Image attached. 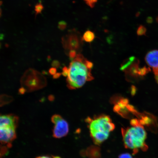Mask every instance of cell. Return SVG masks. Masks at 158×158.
<instances>
[{
    "label": "cell",
    "mask_w": 158,
    "mask_h": 158,
    "mask_svg": "<svg viewBox=\"0 0 158 158\" xmlns=\"http://www.w3.org/2000/svg\"><path fill=\"white\" fill-rule=\"evenodd\" d=\"M86 59L82 54H78L70 63L67 79V86L70 89L82 87L87 81L94 80L91 69L85 64Z\"/></svg>",
    "instance_id": "1"
},
{
    "label": "cell",
    "mask_w": 158,
    "mask_h": 158,
    "mask_svg": "<svg viewBox=\"0 0 158 158\" xmlns=\"http://www.w3.org/2000/svg\"><path fill=\"white\" fill-rule=\"evenodd\" d=\"M85 121L88 123L91 137L97 145H100L107 139L115 127L109 116L104 114L94 118L88 117Z\"/></svg>",
    "instance_id": "2"
},
{
    "label": "cell",
    "mask_w": 158,
    "mask_h": 158,
    "mask_svg": "<svg viewBox=\"0 0 158 158\" xmlns=\"http://www.w3.org/2000/svg\"><path fill=\"white\" fill-rule=\"evenodd\" d=\"M122 132L124 145L126 148L133 150L134 154L137 153L139 149L144 151H147L148 147L145 143L147 133L143 126L123 128Z\"/></svg>",
    "instance_id": "3"
},
{
    "label": "cell",
    "mask_w": 158,
    "mask_h": 158,
    "mask_svg": "<svg viewBox=\"0 0 158 158\" xmlns=\"http://www.w3.org/2000/svg\"><path fill=\"white\" fill-rule=\"evenodd\" d=\"M19 118L13 114H0V145L8 148L17 137Z\"/></svg>",
    "instance_id": "4"
},
{
    "label": "cell",
    "mask_w": 158,
    "mask_h": 158,
    "mask_svg": "<svg viewBox=\"0 0 158 158\" xmlns=\"http://www.w3.org/2000/svg\"><path fill=\"white\" fill-rule=\"evenodd\" d=\"M45 79L39 73L32 70L27 71L22 79L23 87L29 91L38 89L45 85Z\"/></svg>",
    "instance_id": "5"
},
{
    "label": "cell",
    "mask_w": 158,
    "mask_h": 158,
    "mask_svg": "<svg viewBox=\"0 0 158 158\" xmlns=\"http://www.w3.org/2000/svg\"><path fill=\"white\" fill-rule=\"evenodd\" d=\"M82 41L80 33L75 29L70 30L62 38L63 47L65 50L69 52L73 50H79L82 47Z\"/></svg>",
    "instance_id": "6"
},
{
    "label": "cell",
    "mask_w": 158,
    "mask_h": 158,
    "mask_svg": "<svg viewBox=\"0 0 158 158\" xmlns=\"http://www.w3.org/2000/svg\"><path fill=\"white\" fill-rule=\"evenodd\" d=\"M51 122L54 124L52 130L53 137L56 138H61L68 135L69 131V125L68 122L59 114L53 115Z\"/></svg>",
    "instance_id": "7"
},
{
    "label": "cell",
    "mask_w": 158,
    "mask_h": 158,
    "mask_svg": "<svg viewBox=\"0 0 158 158\" xmlns=\"http://www.w3.org/2000/svg\"><path fill=\"white\" fill-rule=\"evenodd\" d=\"M145 59L148 66L152 68L153 70L158 69V50L149 51L146 55Z\"/></svg>",
    "instance_id": "8"
},
{
    "label": "cell",
    "mask_w": 158,
    "mask_h": 158,
    "mask_svg": "<svg viewBox=\"0 0 158 158\" xmlns=\"http://www.w3.org/2000/svg\"><path fill=\"white\" fill-rule=\"evenodd\" d=\"M95 38V35L94 33L88 30L84 33L82 39L83 41H85L86 42L90 43L94 40Z\"/></svg>",
    "instance_id": "9"
},
{
    "label": "cell",
    "mask_w": 158,
    "mask_h": 158,
    "mask_svg": "<svg viewBox=\"0 0 158 158\" xmlns=\"http://www.w3.org/2000/svg\"><path fill=\"white\" fill-rule=\"evenodd\" d=\"M141 119L139 120L140 124L142 126H149L153 123L152 117L149 116V114H143L141 115Z\"/></svg>",
    "instance_id": "10"
},
{
    "label": "cell",
    "mask_w": 158,
    "mask_h": 158,
    "mask_svg": "<svg viewBox=\"0 0 158 158\" xmlns=\"http://www.w3.org/2000/svg\"><path fill=\"white\" fill-rule=\"evenodd\" d=\"M135 59V57L131 56L127 60H126L121 65V68H120V70H125L126 69H127L128 67H129L132 64Z\"/></svg>",
    "instance_id": "11"
},
{
    "label": "cell",
    "mask_w": 158,
    "mask_h": 158,
    "mask_svg": "<svg viewBox=\"0 0 158 158\" xmlns=\"http://www.w3.org/2000/svg\"><path fill=\"white\" fill-rule=\"evenodd\" d=\"M138 64L131 65L129 69L128 73L132 77H137L138 76V72L139 68H138Z\"/></svg>",
    "instance_id": "12"
},
{
    "label": "cell",
    "mask_w": 158,
    "mask_h": 158,
    "mask_svg": "<svg viewBox=\"0 0 158 158\" xmlns=\"http://www.w3.org/2000/svg\"><path fill=\"white\" fill-rule=\"evenodd\" d=\"M147 31V29H146L145 27L142 25H140L137 29V34L139 36L146 35Z\"/></svg>",
    "instance_id": "13"
},
{
    "label": "cell",
    "mask_w": 158,
    "mask_h": 158,
    "mask_svg": "<svg viewBox=\"0 0 158 158\" xmlns=\"http://www.w3.org/2000/svg\"><path fill=\"white\" fill-rule=\"evenodd\" d=\"M151 70L149 68L144 67L143 68H139L138 70V75L139 76H143L149 73Z\"/></svg>",
    "instance_id": "14"
},
{
    "label": "cell",
    "mask_w": 158,
    "mask_h": 158,
    "mask_svg": "<svg viewBox=\"0 0 158 158\" xmlns=\"http://www.w3.org/2000/svg\"><path fill=\"white\" fill-rule=\"evenodd\" d=\"M67 26V23L65 21H62L59 22L58 24V27L62 31L66 29Z\"/></svg>",
    "instance_id": "15"
},
{
    "label": "cell",
    "mask_w": 158,
    "mask_h": 158,
    "mask_svg": "<svg viewBox=\"0 0 158 158\" xmlns=\"http://www.w3.org/2000/svg\"><path fill=\"white\" fill-rule=\"evenodd\" d=\"M86 4L90 7L93 8L98 0H84Z\"/></svg>",
    "instance_id": "16"
},
{
    "label": "cell",
    "mask_w": 158,
    "mask_h": 158,
    "mask_svg": "<svg viewBox=\"0 0 158 158\" xmlns=\"http://www.w3.org/2000/svg\"><path fill=\"white\" fill-rule=\"evenodd\" d=\"M68 55L70 60H74L77 55L76 51L74 50L70 51L68 53Z\"/></svg>",
    "instance_id": "17"
},
{
    "label": "cell",
    "mask_w": 158,
    "mask_h": 158,
    "mask_svg": "<svg viewBox=\"0 0 158 158\" xmlns=\"http://www.w3.org/2000/svg\"><path fill=\"white\" fill-rule=\"evenodd\" d=\"M43 9V6L41 3L38 4L35 6V11L36 14H39L42 11Z\"/></svg>",
    "instance_id": "18"
},
{
    "label": "cell",
    "mask_w": 158,
    "mask_h": 158,
    "mask_svg": "<svg viewBox=\"0 0 158 158\" xmlns=\"http://www.w3.org/2000/svg\"><path fill=\"white\" fill-rule=\"evenodd\" d=\"M130 124L132 126H137L139 125H141L140 123L139 120L136 118H133L130 121Z\"/></svg>",
    "instance_id": "19"
},
{
    "label": "cell",
    "mask_w": 158,
    "mask_h": 158,
    "mask_svg": "<svg viewBox=\"0 0 158 158\" xmlns=\"http://www.w3.org/2000/svg\"><path fill=\"white\" fill-rule=\"evenodd\" d=\"M118 102H121V103L123 104L124 105L126 106L128 104L129 100H128V99L127 98H120V99Z\"/></svg>",
    "instance_id": "20"
},
{
    "label": "cell",
    "mask_w": 158,
    "mask_h": 158,
    "mask_svg": "<svg viewBox=\"0 0 158 158\" xmlns=\"http://www.w3.org/2000/svg\"><path fill=\"white\" fill-rule=\"evenodd\" d=\"M137 92V88L135 86L132 85L131 87V94L132 96L135 95Z\"/></svg>",
    "instance_id": "21"
},
{
    "label": "cell",
    "mask_w": 158,
    "mask_h": 158,
    "mask_svg": "<svg viewBox=\"0 0 158 158\" xmlns=\"http://www.w3.org/2000/svg\"><path fill=\"white\" fill-rule=\"evenodd\" d=\"M69 74V69L65 66L63 69L62 74L64 77H68Z\"/></svg>",
    "instance_id": "22"
},
{
    "label": "cell",
    "mask_w": 158,
    "mask_h": 158,
    "mask_svg": "<svg viewBox=\"0 0 158 158\" xmlns=\"http://www.w3.org/2000/svg\"><path fill=\"white\" fill-rule=\"evenodd\" d=\"M35 158H61L57 156H50L49 155H43L39 156Z\"/></svg>",
    "instance_id": "23"
},
{
    "label": "cell",
    "mask_w": 158,
    "mask_h": 158,
    "mask_svg": "<svg viewBox=\"0 0 158 158\" xmlns=\"http://www.w3.org/2000/svg\"><path fill=\"white\" fill-rule=\"evenodd\" d=\"M85 64L87 68L90 69H91L94 66L93 64L90 61L88 60L87 59L85 60Z\"/></svg>",
    "instance_id": "24"
},
{
    "label": "cell",
    "mask_w": 158,
    "mask_h": 158,
    "mask_svg": "<svg viewBox=\"0 0 158 158\" xmlns=\"http://www.w3.org/2000/svg\"><path fill=\"white\" fill-rule=\"evenodd\" d=\"M118 158H133L130 154L128 153L122 154L120 155Z\"/></svg>",
    "instance_id": "25"
},
{
    "label": "cell",
    "mask_w": 158,
    "mask_h": 158,
    "mask_svg": "<svg viewBox=\"0 0 158 158\" xmlns=\"http://www.w3.org/2000/svg\"><path fill=\"white\" fill-rule=\"evenodd\" d=\"M120 109H121V108H120V106H118V104H116L114 105V112H117L118 113V111H119Z\"/></svg>",
    "instance_id": "26"
},
{
    "label": "cell",
    "mask_w": 158,
    "mask_h": 158,
    "mask_svg": "<svg viewBox=\"0 0 158 158\" xmlns=\"http://www.w3.org/2000/svg\"><path fill=\"white\" fill-rule=\"evenodd\" d=\"M147 22L149 24H151L153 22V18L151 17H148L147 19Z\"/></svg>",
    "instance_id": "27"
},
{
    "label": "cell",
    "mask_w": 158,
    "mask_h": 158,
    "mask_svg": "<svg viewBox=\"0 0 158 158\" xmlns=\"http://www.w3.org/2000/svg\"><path fill=\"white\" fill-rule=\"evenodd\" d=\"M154 74H155L156 80L158 83V69L153 70Z\"/></svg>",
    "instance_id": "28"
},
{
    "label": "cell",
    "mask_w": 158,
    "mask_h": 158,
    "mask_svg": "<svg viewBox=\"0 0 158 158\" xmlns=\"http://www.w3.org/2000/svg\"><path fill=\"white\" fill-rule=\"evenodd\" d=\"M2 2L1 1H0V17H1V15H2V9H1V6L2 4Z\"/></svg>",
    "instance_id": "29"
},
{
    "label": "cell",
    "mask_w": 158,
    "mask_h": 158,
    "mask_svg": "<svg viewBox=\"0 0 158 158\" xmlns=\"http://www.w3.org/2000/svg\"><path fill=\"white\" fill-rule=\"evenodd\" d=\"M156 20L157 22L158 23V16L156 19Z\"/></svg>",
    "instance_id": "30"
}]
</instances>
